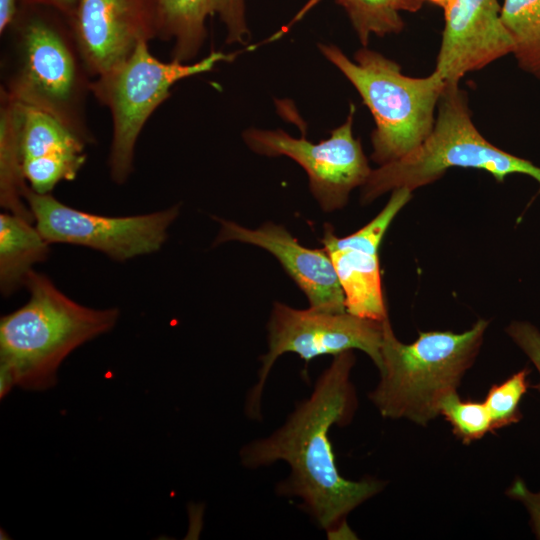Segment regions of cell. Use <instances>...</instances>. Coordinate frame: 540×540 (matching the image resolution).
I'll return each instance as SVG.
<instances>
[{"label": "cell", "mask_w": 540, "mask_h": 540, "mask_svg": "<svg viewBox=\"0 0 540 540\" xmlns=\"http://www.w3.org/2000/svg\"><path fill=\"white\" fill-rule=\"evenodd\" d=\"M220 225L214 246L230 241L251 244L268 251L305 294L309 308L345 312V297L327 252L303 246L280 224L266 222L256 229L217 219Z\"/></svg>", "instance_id": "5bb4252c"}, {"label": "cell", "mask_w": 540, "mask_h": 540, "mask_svg": "<svg viewBox=\"0 0 540 540\" xmlns=\"http://www.w3.org/2000/svg\"><path fill=\"white\" fill-rule=\"evenodd\" d=\"M237 54L212 51L199 61L165 62L151 53L149 42H141L124 61L92 79L91 94L112 118L108 168L113 182L123 184L132 174L138 137L153 112L170 97L171 88L220 62L234 60Z\"/></svg>", "instance_id": "52a82bcc"}, {"label": "cell", "mask_w": 540, "mask_h": 540, "mask_svg": "<svg viewBox=\"0 0 540 540\" xmlns=\"http://www.w3.org/2000/svg\"><path fill=\"white\" fill-rule=\"evenodd\" d=\"M529 368L514 373L500 384L491 386L484 399L493 431L518 423L522 419L520 403L529 387Z\"/></svg>", "instance_id": "7402d4cb"}, {"label": "cell", "mask_w": 540, "mask_h": 540, "mask_svg": "<svg viewBox=\"0 0 540 540\" xmlns=\"http://www.w3.org/2000/svg\"><path fill=\"white\" fill-rule=\"evenodd\" d=\"M158 39L172 42L171 60L193 62L207 38L206 22L217 16L227 44H247L251 32L246 0H158Z\"/></svg>", "instance_id": "2e32d148"}, {"label": "cell", "mask_w": 540, "mask_h": 540, "mask_svg": "<svg viewBox=\"0 0 540 540\" xmlns=\"http://www.w3.org/2000/svg\"><path fill=\"white\" fill-rule=\"evenodd\" d=\"M355 107L346 121L318 143L292 137L281 129L249 128L243 132L247 147L263 156H286L306 172L309 189L324 212L343 208L356 187H362L372 169L359 139L353 135Z\"/></svg>", "instance_id": "30bf717a"}, {"label": "cell", "mask_w": 540, "mask_h": 540, "mask_svg": "<svg viewBox=\"0 0 540 540\" xmlns=\"http://www.w3.org/2000/svg\"><path fill=\"white\" fill-rule=\"evenodd\" d=\"M23 106L0 89V205L7 212L34 222L25 200L21 125Z\"/></svg>", "instance_id": "ac0fdd59"}, {"label": "cell", "mask_w": 540, "mask_h": 540, "mask_svg": "<svg viewBox=\"0 0 540 540\" xmlns=\"http://www.w3.org/2000/svg\"><path fill=\"white\" fill-rule=\"evenodd\" d=\"M506 494L520 501L530 514V523L536 537L540 539V491H530L522 479H516L506 491Z\"/></svg>", "instance_id": "cb8c5ba5"}, {"label": "cell", "mask_w": 540, "mask_h": 540, "mask_svg": "<svg viewBox=\"0 0 540 540\" xmlns=\"http://www.w3.org/2000/svg\"><path fill=\"white\" fill-rule=\"evenodd\" d=\"M439 415L450 424L453 434L466 445L493 432L491 418L484 402L460 398L457 391L443 398Z\"/></svg>", "instance_id": "44dd1931"}, {"label": "cell", "mask_w": 540, "mask_h": 540, "mask_svg": "<svg viewBox=\"0 0 540 540\" xmlns=\"http://www.w3.org/2000/svg\"><path fill=\"white\" fill-rule=\"evenodd\" d=\"M25 286L28 301L0 321L1 397L13 386L29 391L51 388L65 358L112 330L120 315L117 308L79 304L35 270Z\"/></svg>", "instance_id": "3957f363"}, {"label": "cell", "mask_w": 540, "mask_h": 540, "mask_svg": "<svg viewBox=\"0 0 540 540\" xmlns=\"http://www.w3.org/2000/svg\"><path fill=\"white\" fill-rule=\"evenodd\" d=\"M0 89L22 105L43 111L81 138L96 142L87 117L90 75L69 19L42 5H18L2 35Z\"/></svg>", "instance_id": "7a4b0ae2"}, {"label": "cell", "mask_w": 540, "mask_h": 540, "mask_svg": "<svg viewBox=\"0 0 540 540\" xmlns=\"http://www.w3.org/2000/svg\"><path fill=\"white\" fill-rule=\"evenodd\" d=\"M506 332L528 356L540 375V331L529 322L513 321L507 326ZM533 387L540 392V382Z\"/></svg>", "instance_id": "603a6c76"}, {"label": "cell", "mask_w": 540, "mask_h": 540, "mask_svg": "<svg viewBox=\"0 0 540 540\" xmlns=\"http://www.w3.org/2000/svg\"><path fill=\"white\" fill-rule=\"evenodd\" d=\"M50 243L33 221L4 212L0 215V289L9 296L25 286L35 264L49 254Z\"/></svg>", "instance_id": "e0dca14e"}, {"label": "cell", "mask_w": 540, "mask_h": 540, "mask_svg": "<svg viewBox=\"0 0 540 540\" xmlns=\"http://www.w3.org/2000/svg\"><path fill=\"white\" fill-rule=\"evenodd\" d=\"M267 332L268 349L260 357L258 380L245 401L246 416L253 420H261L264 386L274 363L285 353L297 354L310 362L322 355L337 356L358 349L366 353L377 368L380 365L383 321L360 318L347 311L296 309L274 302Z\"/></svg>", "instance_id": "ba28073f"}, {"label": "cell", "mask_w": 540, "mask_h": 540, "mask_svg": "<svg viewBox=\"0 0 540 540\" xmlns=\"http://www.w3.org/2000/svg\"><path fill=\"white\" fill-rule=\"evenodd\" d=\"M78 0H17L18 5H42L53 8L68 19L74 13Z\"/></svg>", "instance_id": "d4e9b609"}, {"label": "cell", "mask_w": 540, "mask_h": 540, "mask_svg": "<svg viewBox=\"0 0 540 540\" xmlns=\"http://www.w3.org/2000/svg\"><path fill=\"white\" fill-rule=\"evenodd\" d=\"M452 167L485 170L498 182L523 174L540 185V167L486 140L472 121L466 92L459 84H446L431 134L403 158L372 170L361 187L362 203L399 188L413 191L435 182Z\"/></svg>", "instance_id": "8992f818"}, {"label": "cell", "mask_w": 540, "mask_h": 540, "mask_svg": "<svg viewBox=\"0 0 540 540\" xmlns=\"http://www.w3.org/2000/svg\"><path fill=\"white\" fill-rule=\"evenodd\" d=\"M22 106L24 176L33 191L49 194L58 183L77 177L87 159V144L51 115Z\"/></svg>", "instance_id": "9a60e30c"}, {"label": "cell", "mask_w": 540, "mask_h": 540, "mask_svg": "<svg viewBox=\"0 0 540 540\" xmlns=\"http://www.w3.org/2000/svg\"><path fill=\"white\" fill-rule=\"evenodd\" d=\"M318 48L355 87L373 116L371 159L375 163L399 160L428 138L446 87L435 70L426 77H410L398 63L367 47L359 49L353 60L336 45L319 43Z\"/></svg>", "instance_id": "5b68a950"}, {"label": "cell", "mask_w": 540, "mask_h": 540, "mask_svg": "<svg viewBox=\"0 0 540 540\" xmlns=\"http://www.w3.org/2000/svg\"><path fill=\"white\" fill-rule=\"evenodd\" d=\"M18 10L17 0H0V34L6 32Z\"/></svg>", "instance_id": "484cf974"}, {"label": "cell", "mask_w": 540, "mask_h": 540, "mask_svg": "<svg viewBox=\"0 0 540 540\" xmlns=\"http://www.w3.org/2000/svg\"><path fill=\"white\" fill-rule=\"evenodd\" d=\"M354 364L353 351L334 356L310 396L297 403L285 423L269 436L245 444L239 453L241 464L249 469L287 463L290 473L277 484L276 493L298 499L317 528L333 536H348L347 516L385 486L374 478H344L329 439L330 428L349 424L356 411Z\"/></svg>", "instance_id": "6da1fadb"}, {"label": "cell", "mask_w": 540, "mask_h": 540, "mask_svg": "<svg viewBox=\"0 0 540 540\" xmlns=\"http://www.w3.org/2000/svg\"><path fill=\"white\" fill-rule=\"evenodd\" d=\"M501 20L519 67L540 79V0H504Z\"/></svg>", "instance_id": "ffe728a7"}, {"label": "cell", "mask_w": 540, "mask_h": 540, "mask_svg": "<svg viewBox=\"0 0 540 540\" xmlns=\"http://www.w3.org/2000/svg\"><path fill=\"white\" fill-rule=\"evenodd\" d=\"M25 200L35 226L50 244L88 247L118 262L159 251L180 213V206L174 205L140 215H98L72 208L51 193L40 194L29 186Z\"/></svg>", "instance_id": "9c48e42d"}, {"label": "cell", "mask_w": 540, "mask_h": 540, "mask_svg": "<svg viewBox=\"0 0 540 540\" xmlns=\"http://www.w3.org/2000/svg\"><path fill=\"white\" fill-rule=\"evenodd\" d=\"M489 321L479 319L467 331L419 332L405 344L383 321L380 380L369 399L384 418L425 426L439 415L440 403L457 391L479 354Z\"/></svg>", "instance_id": "277c9868"}, {"label": "cell", "mask_w": 540, "mask_h": 540, "mask_svg": "<svg viewBox=\"0 0 540 540\" xmlns=\"http://www.w3.org/2000/svg\"><path fill=\"white\" fill-rule=\"evenodd\" d=\"M345 10L363 47L372 34L384 37L404 28L401 12L415 13L426 0H336Z\"/></svg>", "instance_id": "d6986e66"}, {"label": "cell", "mask_w": 540, "mask_h": 540, "mask_svg": "<svg viewBox=\"0 0 540 540\" xmlns=\"http://www.w3.org/2000/svg\"><path fill=\"white\" fill-rule=\"evenodd\" d=\"M158 0H78L69 22L92 78L158 39Z\"/></svg>", "instance_id": "7c38bea8"}, {"label": "cell", "mask_w": 540, "mask_h": 540, "mask_svg": "<svg viewBox=\"0 0 540 540\" xmlns=\"http://www.w3.org/2000/svg\"><path fill=\"white\" fill-rule=\"evenodd\" d=\"M411 197L412 191L406 188L393 190L375 218L345 237H338L331 225H324L321 243L334 266L348 313L379 322L388 319L378 250L393 219Z\"/></svg>", "instance_id": "8fae6325"}, {"label": "cell", "mask_w": 540, "mask_h": 540, "mask_svg": "<svg viewBox=\"0 0 540 540\" xmlns=\"http://www.w3.org/2000/svg\"><path fill=\"white\" fill-rule=\"evenodd\" d=\"M443 10L444 29L435 71L446 84L514 52L498 0H426Z\"/></svg>", "instance_id": "4fadbf2b"}]
</instances>
